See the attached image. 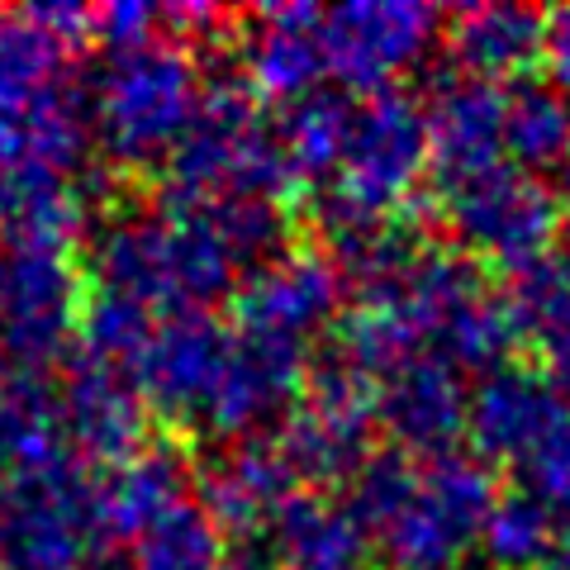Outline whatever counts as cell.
<instances>
[{"label": "cell", "instance_id": "1", "mask_svg": "<svg viewBox=\"0 0 570 570\" xmlns=\"http://www.w3.org/2000/svg\"><path fill=\"white\" fill-rule=\"evenodd\" d=\"M513 129H519V142L528 148V157H557V148L570 142V124L557 100H538V115H519Z\"/></svg>", "mask_w": 570, "mask_h": 570}, {"label": "cell", "instance_id": "2", "mask_svg": "<svg viewBox=\"0 0 570 570\" xmlns=\"http://www.w3.org/2000/svg\"><path fill=\"white\" fill-rule=\"evenodd\" d=\"M538 475H542L547 499H557V504H570V423L551 428V433L542 438Z\"/></svg>", "mask_w": 570, "mask_h": 570}, {"label": "cell", "instance_id": "3", "mask_svg": "<svg viewBox=\"0 0 570 570\" xmlns=\"http://www.w3.org/2000/svg\"><path fill=\"white\" fill-rule=\"evenodd\" d=\"M551 58H557V71H561V81L570 86V14L557 24V39H551Z\"/></svg>", "mask_w": 570, "mask_h": 570}, {"label": "cell", "instance_id": "4", "mask_svg": "<svg viewBox=\"0 0 570 570\" xmlns=\"http://www.w3.org/2000/svg\"><path fill=\"white\" fill-rule=\"evenodd\" d=\"M557 371H561V385L570 390V333L561 337V347H557Z\"/></svg>", "mask_w": 570, "mask_h": 570}, {"label": "cell", "instance_id": "5", "mask_svg": "<svg viewBox=\"0 0 570 570\" xmlns=\"http://www.w3.org/2000/svg\"><path fill=\"white\" fill-rule=\"evenodd\" d=\"M566 195H570V163H566Z\"/></svg>", "mask_w": 570, "mask_h": 570}]
</instances>
